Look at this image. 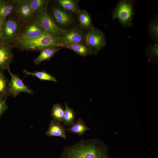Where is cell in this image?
<instances>
[{
	"label": "cell",
	"mask_w": 158,
	"mask_h": 158,
	"mask_svg": "<svg viewBox=\"0 0 158 158\" xmlns=\"http://www.w3.org/2000/svg\"><path fill=\"white\" fill-rule=\"evenodd\" d=\"M61 158H109L106 146L96 139L81 140L66 147Z\"/></svg>",
	"instance_id": "obj_1"
},
{
	"label": "cell",
	"mask_w": 158,
	"mask_h": 158,
	"mask_svg": "<svg viewBox=\"0 0 158 158\" xmlns=\"http://www.w3.org/2000/svg\"><path fill=\"white\" fill-rule=\"evenodd\" d=\"M63 48L71 49L78 55L85 57L93 55L87 47L79 44H70L64 45Z\"/></svg>",
	"instance_id": "obj_20"
},
{
	"label": "cell",
	"mask_w": 158,
	"mask_h": 158,
	"mask_svg": "<svg viewBox=\"0 0 158 158\" xmlns=\"http://www.w3.org/2000/svg\"><path fill=\"white\" fill-rule=\"evenodd\" d=\"M6 100L5 99H0V118L8 109Z\"/></svg>",
	"instance_id": "obj_27"
},
{
	"label": "cell",
	"mask_w": 158,
	"mask_h": 158,
	"mask_svg": "<svg viewBox=\"0 0 158 158\" xmlns=\"http://www.w3.org/2000/svg\"><path fill=\"white\" fill-rule=\"evenodd\" d=\"M7 70L11 76L8 85L9 95H11L15 98L19 93L21 92H26L31 95L34 94L32 90L23 83L18 75L11 73L9 68Z\"/></svg>",
	"instance_id": "obj_10"
},
{
	"label": "cell",
	"mask_w": 158,
	"mask_h": 158,
	"mask_svg": "<svg viewBox=\"0 0 158 158\" xmlns=\"http://www.w3.org/2000/svg\"><path fill=\"white\" fill-rule=\"evenodd\" d=\"M16 4L13 0H4L0 8V18L4 20L12 14Z\"/></svg>",
	"instance_id": "obj_19"
},
{
	"label": "cell",
	"mask_w": 158,
	"mask_h": 158,
	"mask_svg": "<svg viewBox=\"0 0 158 158\" xmlns=\"http://www.w3.org/2000/svg\"><path fill=\"white\" fill-rule=\"evenodd\" d=\"M16 4L13 13L22 23L33 19L34 13L26 0H13Z\"/></svg>",
	"instance_id": "obj_11"
},
{
	"label": "cell",
	"mask_w": 158,
	"mask_h": 158,
	"mask_svg": "<svg viewBox=\"0 0 158 158\" xmlns=\"http://www.w3.org/2000/svg\"><path fill=\"white\" fill-rule=\"evenodd\" d=\"M64 111V107L61 103L55 104L52 109L51 116L54 120L60 123L63 122Z\"/></svg>",
	"instance_id": "obj_26"
},
{
	"label": "cell",
	"mask_w": 158,
	"mask_h": 158,
	"mask_svg": "<svg viewBox=\"0 0 158 158\" xmlns=\"http://www.w3.org/2000/svg\"><path fill=\"white\" fill-rule=\"evenodd\" d=\"M33 19L43 30L57 36H61L66 31L55 24L47 10L40 13L34 14Z\"/></svg>",
	"instance_id": "obj_7"
},
{
	"label": "cell",
	"mask_w": 158,
	"mask_h": 158,
	"mask_svg": "<svg viewBox=\"0 0 158 158\" xmlns=\"http://www.w3.org/2000/svg\"><path fill=\"white\" fill-rule=\"evenodd\" d=\"M62 48L61 47L50 48L42 50L40 51V55L34 59V63L37 65L44 61L49 60Z\"/></svg>",
	"instance_id": "obj_15"
},
{
	"label": "cell",
	"mask_w": 158,
	"mask_h": 158,
	"mask_svg": "<svg viewBox=\"0 0 158 158\" xmlns=\"http://www.w3.org/2000/svg\"><path fill=\"white\" fill-rule=\"evenodd\" d=\"M78 25L83 30L88 32L93 26L91 14L85 9H80L76 14Z\"/></svg>",
	"instance_id": "obj_13"
},
{
	"label": "cell",
	"mask_w": 158,
	"mask_h": 158,
	"mask_svg": "<svg viewBox=\"0 0 158 158\" xmlns=\"http://www.w3.org/2000/svg\"><path fill=\"white\" fill-rule=\"evenodd\" d=\"M23 72L26 75H31L34 76L41 81L44 80L50 81L54 82L57 81V80L53 76L48 73L45 71H35L33 72H31L27 71L26 69H24L23 71Z\"/></svg>",
	"instance_id": "obj_24"
},
{
	"label": "cell",
	"mask_w": 158,
	"mask_h": 158,
	"mask_svg": "<svg viewBox=\"0 0 158 158\" xmlns=\"http://www.w3.org/2000/svg\"><path fill=\"white\" fill-rule=\"evenodd\" d=\"M90 128L85 124V122L81 118H79L66 130L71 133L81 135L87 130Z\"/></svg>",
	"instance_id": "obj_18"
},
{
	"label": "cell",
	"mask_w": 158,
	"mask_h": 158,
	"mask_svg": "<svg viewBox=\"0 0 158 158\" xmlns=\"http://www.w3.org/2000/svg\"><path fill=\"white\" fill-rule=\"evenodd\" d=\"M154 18L147 25L150 37L155 43H158V17L155 14Z\"/></svg>",
	"instance_id": "obj_22"
},
{
	"label": "cell",
	"mask_w": 158,
	"mask_h": 158,
	"mask_svg": "<svg viewBox=\"0 0 158 158\" xmlns=\"http://www.w3.org/2000/svg\"><path fill=\"white\" fill-rule=\"evenodd\" d=\"M66 130L61 123L54 119L50 122L46 135L49 136H57L66 139L67 137Z\"/></svg>",
	"instance_id": "obj_14"
},
{
	"label": "cell",
	"mask_w": 158,
	"mask_h": 158,
	"mask_svg": "<svg viewBox=\"0 0 158 158\" xmlns=\"http://www.w3.org/2000/svg\"><path fill=\"white\" fill-rule=\"evenodd\" d=\"M13 48L20 51H36L50 48L61 47L59 36L47 33L32 40L15 41L11 43Z\"/></svg>",
	"instance_id": "obj_2"
},
{
	"label": "cell",
	"mask_w": 158,
	"mask_h": 158,
	"mask_svg": "<svg viewBox=\"0 0 158 158\" xmlns=\"http://www.w3.org/2000/svg\"><path fill=\"white\" fill-rule=\"evenodd\" d=\"M4 0H0V8L4 2Z\"/></svg>",
	"instance_id": "obj_29"
},
{
	"label": "cell",
	"mask_w": 158,
	"mask_h": 158,
	"mask_svg": "<svg viewBox=\"0 0 158 158\" xmlns=\"http://www.w3.org/2000/svg\"><path fill=\"white\" fill-rule=\"evenodd\" d=\"M64 109L63 124L66 126H70L74 122L76 118L75 112L73 108L70 107L66 103H64Z\"/></svg>",
	"instance_id": "obj_23"
},
{
	"label": "cell",
	"mask_w": 158,
	"mask_h": 158,
	"mask_svg": "<svg viewBox=\"0 0 158 158\" xmlns=\"http://www.w3.org/2000/svg\"><path fill=\"white\" fill-rule=\"evenodd\" d=\"M145 54L150 62L156 64L158 63V43H148L145 49Z\"/></svg>",
	"instance_id": "obj_21"
},
{
	"label": "cell",
	"mask_w": 158,
	"mask_h": 158,
	"mask_svg": "<svg viewBox=\"0 0 158 158\" xmlns=\"http://www.w3.org/2000/svg\"><path fill=\"white\" fill-rule=\"evenodd\" d=\"M52 4L49 2L47 11L59 28L66 30L78 25L76 14L63 9L55 1Z\"/></svg>",
	"instance_id": "obj_3"
},
{
	"label": "cell",
	"mask_w": 158,
	"mask_h": 158,
	"mask_svg": "<svg viewBox=\"0 0 158 158\" xmlns=\"http://www.w3.org/2000/svg\"><path fill=\"white\" fill-rule=\"evenodd\" d=\"M55 1L63 9L75 14H76L80 10L78 0H57Z\"/></svg>",
	"instance_id": "obj_16"
},
{
	"label": "cell",
	"mask_w": 158,
	"mask_h": 158,
	"mask_svg": "<svg viewBox=\"0 0 158 158\" xmlns=\"http://www.w3.org/2000/svg\"><path fill=\"white\" fill-rule=\"evenodd\" d=\"M137 1L119 0L115 7L112 10V19L118 18L123 28L131 26L135 14L134 7Z\"/></svg>",
	"instance_id": "obj_4"
},
{
	"label": "cell",
	"mask_w": 158,
	"mask_h": 158,
	"mask_svg": "<svg viewBox=\"0 0 158 158\" xmlns=\"http://www.w3.org/2000/svg\"><path fill=\"white\" fill-rule=\"evenodd\" d=\"M13 48L11 43L0 44V71L9 68L13 58Z\"/></svg>",
	"instance_id": "obj_12"
},
{
	"label": "cell",
	"mask_w": 158,
	"mask_h": 158,
	"mask_svg": "<svg viewBox=\"0 0 158 158\" xmlns=\"http://www.w3.org/2000/svg\"><path fill=\"white\" fill-rule=\"evenodd\" d=\"M22 24L13 13L3 22L1 44L11 43L18 37Z\"/></svg>",
	"instance_id": "obj_5"
},
{
	"label": "cell",
	"mask_w": 158,
	"mask_h": 158,
	"mask_svg": "<svg viewBox=\"0 0 158 158\" xmlns=\"http://www.w3.org/2000/svg\"><path fill=\"white\" fill-rule=\"evenodd\" d=\"M34 14L39 13L47 10L50 0H26Z\"/></svg>",
	"instance_id": "obj_17"
},
{
	"label": "cell",
	"mask_w": 158,
	"mask_h": 158,
	"mask_svg": "<svg viewBox=\"0 0 158 158\" xmlns=\"http://www.w3.org/2000/svg\"><path fill=\"white\" fill-rule=\"evenodd\" d=\"M86 44L92 54L96 55L106 45L104 34L93 26L86 35Z\"/></svg>",
	"instance_id": "obj_6"
},
{
	"label": "cell",
	"mask_w": 158,
	"mask_h": 158,
	"mask_svg": "<svg viewBox=\"0 0 158 158\" xmlns=\"http://www.w3.org/2000/svg\"><path fill=\"white\" fill-rule=\"evenodd\" d=\"M88 32L83 30L78 25L66 30L62 35L59 36L61 47L64 45L73 43L80 44L86 47V36Z\"/></svg>",
	"instance_id": "obj_8"
},
{
	"label": "cell",
	"mask_w": 158,
	"mask_h": 158,
	"mask_svg": "<svg viewBox=\"0 0 158 158\" xmlns=\"http://www.w3.org/2000/svg\"><path fill=\"white\" fill-rule=\"evenodd\" d=\"M3 21L4 20H2V19L0 18V44H1V39L3 23Z\"/></svg>",
	"instance_id": "obj_28"
},
{
	"label": "cell",
	"mask_w": 158,
	"mask_h": 158,
	"mask_svg": "<svg viewBox=\"0 0 158 158\" xmlns=\"http://www.w3.org/2000/svg\"><path fill=\"white\" fill-rule=\"evenodd\" d=\"M47 33L48 32L41 28L33 19L22 23L19 35L15 41H23L32 40Z\"/></svg>",
	"instance_id": "obj_9"
},
{
	"label": "cell",
	"mask_w": 158,
	"mask_h": 158,
	"mask_svg": "<svg viewBox=\"0 0 158 158\" xmlns=\"http://www.w3.org/2000/svg\"><path fill=\"white\" fill-rule=\"evenodd\" d=\"M9 80L5 77L4 71H0V99H6L9 95L8 85Z\"/></svg>",
	"instance_id": "obj_25"
}]
</instances>
